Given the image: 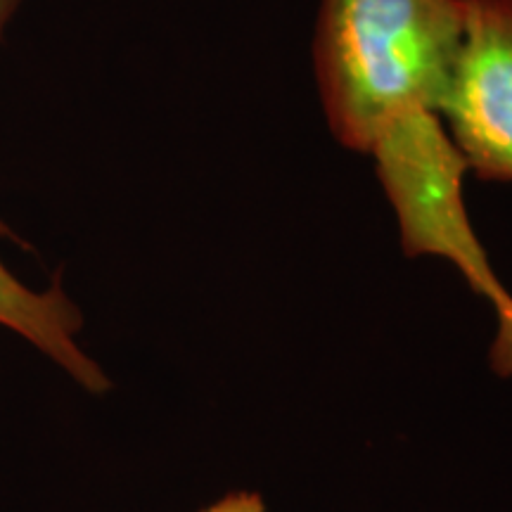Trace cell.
Wrapping results in <instances>:
<instances>
[{
	"label": "cell",
	"instance_id": "8992f818",
	"mask_svg": "<svg viewBox=\"0 0 512 512\" xmlns=\"http://www.w3.org/2000/svg\"><path fill=\"white\" fill-rule=\"evenodd\" d=\"M19 3H22V0H0V38H3L5 27H8V22L12 19V15H15ZM0 233L10 235V230L3 226V221H0Z\"/></svg>",
	"mask_w": 512,
	"mask_h": 512
},
{
	"label": "cell",
	"instance_id": "6da1fadb",
	"mask_svg": "<svg viewBox=\"0 0 512 512\" xmlns=\"http://www.w3.org/2000/svg\"><path fill=\"white\" fill-rule=\"evenodd\" d=\"M458 0H320L313 62L325 119L361 155L441 124Z\"/></svg>",
	"mask_w": 512,
	"mask_h": 512
},
{
	"label": "cell",
	"instance_id": "277c9868",
	"mask_svg": "<svg viewBox=\"0 0 512 512\" xmlns=\"http://www.w3.org/2000/svg\"><path fill=\"white\" fill-rule=\"evenodd\" d=\"M498 330L489 349V366L496 375L512 377V304L496 309Z\"/></svg>",
	"mask_w": 512,
	"mask_h": 512
},
{
	"label": "cell",
	"instance_id": "7a4b0ae2",
	"mask_svg": "<svg viewBox=\"0 0 512 512\" xmlns=\"http://www.w3.org/2000/svg\"><path fill=\"white\" fill-rule=\"evenodd\" d=\"M460 43L441 105L467 171L512 183V0H458Z\"/></svg>",
	"mask_w": 512,
	"mask_h": 512
},
{
	"label": "cell",
	"instance_id": "5b68a950",
	"mask_svg": "<svg viewBox=\"0 0 512 512\" xmlns=\"http://www.w3.org/2000/svg\"><path fill=\"white\" fill-rule=\"evenodd\" d=\"M200 512H266V503L256 491H230Z\"/></svg>",
	"mask_w": 512,
	"mask_h": 512
},
{
	"label": "cell",
	"instance_id": "3957f363",
	"mask_svg": "<svg viewBox=\"0 0 512 512\" xmlns=\"http://www.w3.org/2000/svg\"><path fill=\"white\" fill-rule=\"evenodd\" d=\"M0 325L53 358L88 392L98 394L110 387L98 363L76 342L81 313L60 285L34 290L0 261Z\"/></svg>",
	"mask_w": 512,
	"mask_h": 512
}]
</instances>
